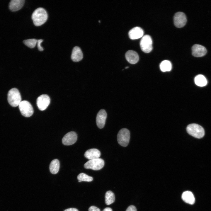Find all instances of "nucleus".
Listing matches in <instances>:
<instances>
[{
  "mask_svg": "<svg viewBox=\"0 0 211 211\" xmlns=\"http://www.w3.org/2000/svg\"><path fill=\"white\" fill-rule=\"evenodd\" d=\"M48 15L46 10L43 8H38L33 13L32 18L34 25L39 26L44 23L47 21Z\"/></svg>",
  "mask_w": 211,
  "mask_h": 211,
  "instance_id": "obj_1",
  "label": "nucleus"
},
{
  "mask_svg": "<svg viewBox=\"0 0 211 211\" xmlns=\"http://www.w3.org/2000/svg\"><path fill=\"white\" fill-rule=\"evenodd\" d=\"M7 99L9 103L12 106L16 107L19 106L21 101V98L18 90L16 88L11 89L8 93Z\"/></svg>",
  "mask_w": 211,
  "mask_h": 211,
  "instance_id": "obj_2",
  "label": "nucleus"
},
{
  "mask_svg": "<svg viewBox=\"0 0 211 211\" xmlns=\"http://www.w3.org/2000/svg\"><path fill=\"white\" fill-rule=\"evenodd\" d=\"M186 131L190 135L198 139L202 138L205 135L203 128L200 125L195 123L188 125L186 127Z\"/></svg>",
  "mask_w": 211,
  "mask_h": 211,
  "instance_id": "obj_3",
  "label": "nucleus"
},
{
  "mask_svg": "<svg viewBox=\"0 0 211 211\" xmlns=\"http://www.w3.org/2000/svg\"><path fill=\"white\" fill-rule=\"evenodd\" d=\"M130 137L129 130L126 128L121 129L118 132L117 139L118 144L122 146H127L129 143Z\"/></svg>",
  "mask_w": 211,
  "mask_h": 211,
  "instance_id": "obj_4",
  "label": "nucleus"
},
{
  "mask_svg": "<svg viewBox=\"0 0 211 211\" xmlns=\"http://www.w3.org/2000/svg\"><path fill=\"white\" fill-rule=\"evenodd\" d=\"M104 161L101 158H97L89 160L84 165L86 169H91L94 170H98L103 167Z\"/></svg>",
  "mask_w": 211,
  "mask_h": 211,
  "instance_id": "obj_5",
  "label": "nucleus"
},
{
  "mask_svg": "<svg viewBox=\"0 0 211 211\" xmlns=\"http://www.w3.org/2000/svg\"><path fill=\"white\" fill-rule=\"evenodd\" d=\"M19 108L22 115L24 117H28L33 114L34 111L31 104L27 101L21 102L19 105Z\"/></svg>",
  "mask_w": 211,
  "mask_h": 211,
  "instance_id": "obj_6",
  "label": "nucleus"
},
{
  "mask_svg": "<svg viewBox=\"0 0 211 211\" xmlns=\"http://www.w3.org/2000/svg\"><path fill=\"white\" fill-rule=\"evenodd\" d=\"M152 39L148 35L143 36L140 41L141 48L142 51L146 53H149L152 50Z\"/></svg>",
  "mask_w": 211,
  "mask_h": 211,
  "instance_id": "obj_7",
  "label": "nucleus"
},
{
  "mask_svg": "<svg viewBox=\"0 0 211 211\" xmlns=\"http://www.w3.org/2000/svg\"><path fill=\"white\" fill-rule=\"evenodd\" d=\"M50 98L46 94H42L39 96L37 100V105L40 110H44L47 107L50 103Z\"/></svg>",
  "mask_w": 211,
  "mask_h": 211,
  "instance_id": "obj_8",
  "label": "nucleus"
},
{
  "mask_svg": "<svg viewBox=\"0 0 211 211\" xmlns=\"http://www.w3.org/2000/svg\"><path fill=\"white\" fill-rule=\"evenodd\" d=\"M174 23L175 26L177 28L183 27L187 22V18L185 14L181 12L176 13L174 16Z\"/></svg>",
  "mask_w": 211,
  "mask_h": 211,
  "instance_id": "obj_9",
  "label": "nucleus"
},
{
  "mask_svg": "<svg viewBox=\"0 0 211 211\" xmlns=\"http://www.w3.org/2000/svg\"><path fill=\"white\" fill-rule=\"evenodd\" d=\"M77 135L73 131L67 133L62 139V143L65 145H70L74 144L77 139Z\"/></svg>",
  "mask_w": 211,
  "mask_h": 211,
  "instance_id": "obj_10",
  "label": "nucleus"
},
{
  "mask_svg": "<svg viewBox=\"0 0 211 211\" xmlns=\"http://www.w3.org/2000/svg\"><path fill=\"white\" fill-rule=\"evenodd\" d=\"M107 114L104 109H101L98 112L96 117V123L100 129L103 128L105 125Z\"/></svg>",
  "mask_w": 211,
  "mask_h": 211,
  "instance_id": "obj_11",
  "label": "nucleus"
},
{
  "mask_svg": "<svg viewBox=\"0 0 211 211\" xmlns=\"http://www.w3.org/2000/svg\"><path fill=\"white\" fill-rule=\"evenodd\" d=\"M192 54L196 57H202L205 55L207 51L205 47L202 45L195 44L192 47Z\"/></svg>",
  "mask_w": 211,
  "mask_h": 211,
  "instance_id": "obj_12",
  "label": "nucleus"
},
{
  "mask_svg": "<svg viewBox=\"0 0 211 211\" xmlns=\"http://www.w3.org/2000/svg\"><path fill=\"white\" fill-rule=\"evenodd\" d=\"M143 34V30L139 27H135L133 28L130 30L128 33L129 38L132 40L139 38L142 37Z\"/></svg>",
  "mask_w": 211,
  "mask_h": 211,
  "instance_id": "obj_13",
  "label": "nucleus"
},
{
  "mask_svg": "<svg viewBox=\"0 0 211 211\" xmlns=\"http://www.w3.org/2000/svg\"><path fill=\"white\" fill-rule=\"evenodd\" d=\"M126 59L130 63L135 64L138 62L139 57L136 52L132 50H129L126 52L125 54Z\"/></svg>",
  "mask_w": 211,
  "mask_h": 211,
  "instance_id": "obj_14",
  "label": "nucleus"
},
{
  "mask_svg": "<svg viewBox=\"0 0 211 211\" xmlns=\"http://www.w3.org/2000/svg\"><path fill=\"white\" fill-rule=\"evenodd\" d=\"M24 0H12L9 5L10 10L12 11H16L20 10L24 5Z\"/></svg>",
  "mask_w": 211,
  "mask_h": 211,
  "instance_id": "obj_15",
  "label": "nucleus"
},
{
  "mask_svg": "<svg viewBox=\"0 0 211 211\" xmlns=\"http://www.w3.org/2000/svg\"><path fill=\"white\" fill-rule=\"evenodd\" d=\"M83 54L80 48L75 46L72 50L71 56L72 60L74 62H79L83 59Z\"/></svg>",
  "mask_w": 211,
  "mask_h": 211,
  "instance_id": "obj_16",
  "label": "nucleus"
},
{
  "mask_svg": "<svg viewBox=\"0 0 211 211\" xmlns=\"http://www.w3.org/2000/svg\"><path fill=\"white\" fill-rule=\"evenodd\" d=\"M84 156L86 158L90 160L98 158L101 156V152L96 149H91L87 150L85 152Z\"/></svg>",
  "mask_w": 211,
  "mask_h": 211,
  "instance_id": "obj_17",
  "label": "nucleus"
},
{
  "mask_svg": "<svg viewBox=\"0 0 211 211\" xmlns=\"http://www.w3.org/2000/svg\"><path fill=\"white\" fill-rule=\"evenodd\" d=\"M182 200L185 203L190 205L193 204L195 202V198L192 193L189 191L183 192L181 195Z\"/></svg>",
  "mask_w": 211,
  "mask_h": 211,
  "instance_id": "obj_18",
  "label": "nucleus"
},
{
  "mask_svg": "<svg viewBox=\"0 0 211 211\" xmlns=\"http://www.w3.org/2000/svg\"><path fill=\"white\" fill-rule=\"evenodd\" d=\"M60 163L59 161L57 159L53 160L51 162L49 166L50 172L53 174L57 173L59 170Z\"/></svg>",
  "mask_w": 211,
  "mask_h": 211,
  "instance_id": "obj_19",
  "label": "nucleus"
},
{
  "mask_svg": "<svg viewBox=\"0 0 211 211\" xmlns=\"http://www.w3.org/2000/svg\"><path fill=\"white\" fill-rule=\"evenodd\" d=\"M195 84L198 86L203 87L206 86L207 83L206 79L204 76L202 74L196 76L194 79Z\"/></svg>",
  "mask_w": 211,
  "mask_h": 211,
  "instance_id": "obj_20",
  "label": "nucleus"
},
{
  "mask_svg": "<svg viewBox=\"0 0 211 211\" xmlns=\"http://www.w3.org/2000/svg\"><path fill=\"white\" fill-rule=\"evenodd\" d=\"M160 67L161 70L163 72L170 71L172 69V64L169 61L164 60L161 63Z\"/></svg>",
  "mask_w": 211,
  "mask_h": 211,
  "instance_id": "obj_21",
  "label": "nucleus"
},
{
  "mask_svg": "<svg viewBox=\"0 0 211 211\" xmlns=\"http://www.w3.org/2000/svg\"><path fill=\"white\" fill-rule=\"evenodd\" d=\"M105 203L108 205L114 202L115 201V196L114 193L110 190L107 191L105 194Z\"/></svg>",
  "mask_w": 211,
  "mask_h": 211,
  "instance_id": "obj_22",
  "label": "nucleus"
},
{
  "mask_svg": "<svg viewBox=\"0 0 211 211\" xmlns=\"http://www.w3.org/2000/svg\"><path fill=\"white\" fill-rule=\"evenodd\" d=\"M77 178L79 181H81L91 182L92 181L93 179L92 177L82 173L79 174L77 176Z\"/></svg>",
  "mask_w": 211,
  "mask_h": 211,
  "instance_id": "obj_23",
  "label": "nucleus"
},
{
  "mask_svg": "<svg viewBox=\"0 0 211 211\" xmlns=\"http://www.w3.org/2000/svg\"><path fill=\"white\" fill-rule=\"evenodd\" d=\"M38 40L35 39H31L25 40L23 42L26 46L32 48L35 47L37 42Z\"/></svg>",
  "mask_w": 211,
  "mask_h": 211,
  "instance_id": "obj_24",
  "label": "nucleus"
},
{
  "mask_svg": "<svg viewBox=\"0 0 211 211\" xmlns=\"http://www.w3.org/2000/svg\"><path fill=\"white\" fill-rule=\"evenodd\" d=\"M43 41L42 39H40L38 40L37 42V46L38 50L39 51H42L44 49L41 46V43Z\"/></svg>",
  "mask_w": 211,
  "mask_h": 211,
  "instance_id": "obj_25",
  "label": "nucleus"
},
{
  "mask_svg": "<svg viewBox=\"0 0 211 211\" xmlns=\"http://www.w3.org/2000/svg\"><path fill=\"white\" fill-rule=\"evenodd\" d=\"M89 211H101L100 209L94 206H91L89 209Z\"/></svg>",
  "mask_w": 211,
  "mask_h": 211,
  "instance_id": "obj_26",
  "label": "nucleus"
},
{
  "mask_svg": "<svg viewBox=\"0 0 211 211\" xmlns=\"http://www.w3.org/2000/svg\"><path fill=\"white\" fill-rule=\"evenodd\" d=\"M126 211H137V209L135 206L131 205L127 207Z\"/></svg>",
  "mask_w": 211,
  "mask_h": 211,
  "instance_id": "obj_27",
  "label": "nucleus"
},
{
  "mask_svg": "<svg viewBox=\"0 0 211 211\" xmlns=\"http://www.w3.org/2000/svg\"><path fill=\"white\" fill-rule=\"evenodd\" d=\"M64 211H79L78 210L75 208H71L66 209Z\"/></svg>",
  "mask_w": 211,
  "mask_h": 211,
  "instance_id": "obj_28",
  "label": "nucleus"
},
{
  "mask_svg": "<svg viewBox=\"0 0 211 211\" xmlns=\"http://www.w3.org/2000/svg\"><path fill=\"white\" fill-rule=\"evenodd\" d=\"M103 211H113L112 209L110 207H106L104 209Z\"/></svg>",
  "mask_w": 211,
  "mask_h": 211,
  "instance_id": "obj_29",
  "label": "nucleus"
},
{
  "mask_svg": "<svg viewBox=\"0 0 211 211\" xmlns=\"http://www.w3.org/2000/svg\"><path fill=\"white\" fill-rule=\"evenodd\" d=\"M129 68V67L128 66H127L125 67V69H127Z\"/></svg>",
  "mask_w": 211,
  "mask_h": 211,
  "instance_id": "obj_30",
  "label": "nucleus"
},
{
  "mask_svg": "<svg viewBox=\"0 0 211 211\" xmlns=\"http://www.w3.org/2000/svg\"><path fill=\"white\" fill-rule=\"evenodd\" d=\"M78 182H81V181H78Z\"/></svg>",
  "mask_w": 211,
  "mask_h": 211,
  "instance_id": "obj_31",
  "label": "nucleus"
}]
</instances>
